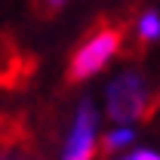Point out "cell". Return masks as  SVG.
<instances>
[{"label": "cell", "mask_w": 160, "mask_h": 160, "mask_svg": "<svg viewBox=\"0 0 160 160\" xmlns=\"http://www.w3.org/2000/svg\"><path fill=\"white\" fill-rule=\"evenodd\" d=\"M105 114L114 123H136V120H148L157 111L160 96L154 92L151 80L139 68H123L120 74L108 80L105 86Z\"/></svg>", "instance_id": "obj_1"}, {"label": "cell", "mask_w": 160, "mask_h": 160, "mask_svg": "<svg viewBox=\"0 0 160 160\" xmlns=\"http://www.w3.org/2000/svg\"><path fill=\"white\" fill-rule=\"evenodd\" d=\"M123 49V28L120 25H99L92 34L80 40L74 56L68 62V80L83 83V80L102 74Z\"/></svg>", "instance_id": "obj_2"}, {"label": "cell", "mask_w": 160, "mask_h": 160, "mask_svg": "<svg viewBox=\"0 0 160 160\" xmlns=\"http://www.w3.org/2000/svg\"><path fill=\"white\" fill-rule=\"evenodd\" d=\"M99 148V105L89 99H80L71 117V129L65 136L59 160H92Z\"/></svg>", "instance_id": "obj_3"}, {"label": "cell", "mask_w": 160, "mask_h": 160, "mask_svg": "<svg viewBox=\"0 0 160 160\" xmlns=\"http://www.w3.org/2000/svg\"><path fill=\"white\" fill-rule=\"evenodd\" d=\"M136 142V126L132 123H114L105 136H102V148L108 154H120V151H129Z\"/></svg>", "instance_id": "obj_4"}, {"label": "cell", "mask_w": 160, "mask_h": 160, "mask_svg": "<svg viewBox=\"0 0 160 160\" xmlns=\"http://www.w3.org/2000/svg\"><path fill=\"white\" fill-rule=\"evenodd\" d=\"M136 37L142 43H157L160 40V12L157 9H142L136 16Z\"/></svg>", "instance_id": "obj_5"}, {"label": "cell", "mask_w": 160, "mask_h": 160, "mask_svg": "<svg viewBox=\"0 0 160 160\" xmlns=\"http://www.w3.org/2000/svg\"><path fill=\"white\" fill-rule=\"evenodd\" d=\"M120 160H160V154H157V151H151V148H136V151L123 154Z\"/></svg>", "instance_id": "obj_6"}, {"label": "cell", "mask_w": 160, "mask_h": 160, "mask_svg": "<svg viewBox=\"0 0 160 160\" xmlns=\"http://www.w3.org/2000/svg\"><path fill=\"white\" fill-rule=\"evenodd\" d=\"M65 3H68V0H43V9H46V12H59Z\"/></svg>", "instance_id": "obj_7"}]
</instances>
